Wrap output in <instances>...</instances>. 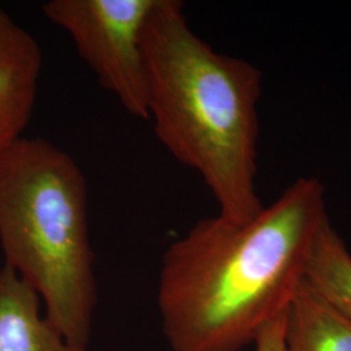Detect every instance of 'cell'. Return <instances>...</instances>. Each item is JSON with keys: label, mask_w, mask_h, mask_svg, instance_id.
Here are the masks:
<instances>
[{"label": "cell", "mask_w": 351, "mask_h": 351, "mask_svg": "<svg viewBox=\"0 0 351 351\" xmlns=\"http://www.w3.org/2000/svg\"><path fill=\"white\" fill-rule=\"evenodd\" d=\"M326 188L300 177L245 224L215 216L164 251L158 311L172 351H241L287 311L329 217Z\"/></svg>", "instance_id": "6da1fadb"}, {"label": "cell", "mask_w": 351, "mask_h": 351, "mask_svg": "<svg viewBox=\"0 0 351 351\" xmlns=\"http://www.w3.org/2000/svg\"><path fill=\"white\" fill-rule=\"evenodd\" d=\"M142 47L156 137L199 173L219 216L249 223L264 208L256 189L261 71L198 37L180 0L158 1Z\"/></svg>", "instance_id": "7a4b0ae2"}, {"label": "cell", "mask_w": 351, "mask_h": 351, "mask_svg": "<svg viewBox=\"0 0 351 351\" xmlns=\"http://www.w3.org/2000/svg\"><path fill=\"white\" fill-rule=\"evenodd\" d=\"M88 184L50 141L19 139L0 156V246L65 339L88 346L97 307Z\"/></svg>", "instance_id": "3957f363"}, {"label": "cell", "mask_w": 351, "mask_h": 351, "mask_svg": "<svg viewBox=\"0 0 351 351\" xmlns=\"http://www.w3.org/2000/svg\"><path fill=\"white\" fill-rule=\"evenodd\" d=\"M159 0H50L45 16L66 32L75 50L125 111L149 120V81L142 36Z\"/></svg>", "instance_id": "277c9868"}, {"label": "cell", "mask_w": 351, "mask_h": 351, "mask_svg": "<svg viewBox=\"0 0 351 351\" xmlns=\"http://www.w3.org/2000/svg\"><path fill=\"white\" fill-rule=\"evenodd\" d=\"M42 60L37 39L0 7V156L30 123Z\"/></svg>", "instance_id": "5b68a950"}, {"label": "cell", "mask_w": 351, "mask_h": 351, "mask_svg": "<svg viewBox=\"0 0 351 351\" xmlns=\"http://www.w3.org/2000/svg\"><path fill=\"white\" fill-rule=\"evenodd\" d=\"M0 351H88L65 339L42 311L37 293L3 265L0 268Z\"/></svg>", "instance_id": "8992f818"}, {"label": "cell", "mask_w": 351, "mask_h": 351, "mask_svg": "<svg viewBox=\"0 0 351 351\" xmlns=\"http://www.w3.org/2000/svg\"><path fill=\"white\" fill-rule=\"evenodd\" d=\"M284 351H351V320L303 280L285 315Z\"/></svg>", "instance_id": "52a82bcc"}, {"label": "cell", "mask_w": 351, "mask_h": 351, "mask_svg": "<svg viewBox=\"0 0 351 351\" xmlns=\"http://www.w3.org/2000/svg\"><path fill=\"white\" fill-rule=\"evenodd\" d=\"M304 280L351 320V252L329 217L315 239Z\"/></svg>", "instance_id": "ba28073f"}, {"label": "cell", "mask_w": 351, "mask_h": 351, "mask_svg": "<svg viewBox=\"0 0 351 351\" xmlns=\"http://www.w3.org/2000/svg\"><path fill=\"white\" fill-rule=\"evenodd\" d=\"M288 310V308H287ZM287 311L272 320L256 337L255 351H284V328Z\"/></svg>", "instance_id": "9c48e42d"}]
</instances>
